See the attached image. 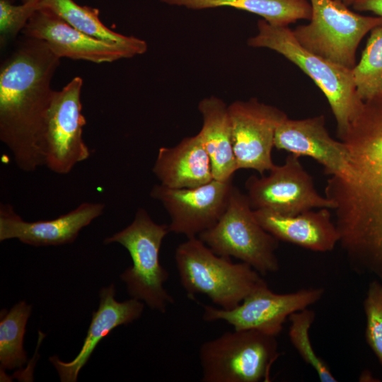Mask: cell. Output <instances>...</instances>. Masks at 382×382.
<instances>
[{"mask_svg":"<svg viewBox=\"0 0 382 382\" xmlns=\"http://www.w3.org/2000/svg\"><path fill=\"white\" fill-rule=\"evenodd\" d=\"M345 170L328 179L340 242L355 272L382 279V93L364 101L340 139Z\"/></svg>","mask_w":382,"mask_h":382,"instance_id":"obj_1","label":"cell"},{"mask_svg":"<svg viewBox=\"0 0 382 382\" xmlns=\"http://www.w3.org/2000/svg\"><path fill=\"white\" fill-rule=\"evenodd\" d=\"M0 70V139L26 172L45 165V119L60 59L48 45L25 37Z\"/></svg>","mask_w":382,"mask_h":382,"instance_id":"obj_2","label":"cell"},{"mask_svg":"<svg viewBox=\"0 0 382 382\" xmlns=\"http://www.w3.org/2000/svg\"><path fill=\"white\" fill-rule=\"evenodd\" d=\"M257 33L247 40L248 46L278 52L308 75L325 95L337 122L341 139L361 108L352 69L341 66L302 47L288 26H274L257 21Z\"/></svg>","mask_w":382,"mask_h":382,"instance_id":"obj_3","label":"cell"},{"mask_svg":"<svg viewBox=\"0 0 382 382\" xmlns=\"http://www.w3.org/2000/svg\"><path fill=\"white\" fill-rule=\"evenodd\" d=\"M175 260L180 284L190 298L197 294L206 295L225 310L238 306L263 279L247 263L232 262L197 237L177 247Z\"/></svg>","mask_w":382,"mask_h":382,"instance_id":"obj_4","label":"cell"},{"mask_svg":"<svg viewBox=\"0 0 382 382\" xmlns=\"http://www.w3.org/2000/svg\"><path fill=\"white\" fill-rule=\"evenodd\" d=\"M169 232L168 225L156 224L144 209L139 208L129 226L103 241L105 244L120 243L129 253L132 265L120 278L130 297L161 313L174 303L164 287L169 273L159 261L163 240Z\"/></svg>","mask_w":382,"mask_h":382,"instance_id":"obj_5","label":"cell"},{"mask_svg":"<svg viewBox=\"0 0 382 382\" xmlns=\"http://www.w3.org/2000/svg\"><path fill=\"white\" fill-rule=\"evenodd\" d=\"M277 337L234 330L204 342L199 350L203 382H268L279 358Z\"/></svg>","mask_w":382,"mask_h":382,"instance_id":"obj_6","label":"cell"},{"mask_svg":"<svg viewBox=\"0 0 382 382\" xmlns=\"http://www.w3.org/2000/svg\"><path fill=\"white\" fill-rule=\"evenodd\" d=\"M198 238L216 254L236 257L261 275L279 270V240L259 224L247 195L234 185L224 214Z\"/></svg>","mask_w":382,"mask_h":382,"instance_id":"obj_7","label":"cell"},{"mask_svg":"<svg viewBox=\"0 0 382 382\" xmlns=\"http://www.w3.org/2000/svg\"><path fill=\"white\" fill-rule=\"evenodd\" d=\"M308 23L292 33L307 50L341 66L352 69L363 37L382 24V17L363 16L335 0H310Z\"/></svg>","mask_w":382,"mask_h":382,"instance_id":"obj_8","label":"cell"},{"mask_svg":"<svg viewBox=\"0 0 382 382\" xmlns=\"http://www.w3.org/2000/svg\"><path fill=\"white\" fill-rule=\"evenodd\" d=\"M324 292L323 288L314 287L277 294L262 279L233 309L203 305L202 318L207 322L224 320L234 330H255L277 337L291 314L319 301Z\"/></svg>","mask_w":382,"mask_h":382,"instance_id":"obj_9","label":"cell"},{"mask_svg":"<svg viewBox=\"0 0 382 382\" xmlns=\"http://www.w3.org/2000/svg\"><path fill=\"white\" fill-rule=\"evenodd\" d=\"M299 158L289 154L284 164L276 165L268 175H253L246 180V195L253 209L294 216L313 208H335L333 202L316 191Z\"/></svg>","mask_w":382,"mask_h":382,"instance_id":"obj_10","label":"cell"},{"mask_svg":"<svg viewBox=\"0 0 382 382\" xmlns=\"http://www.w3.org/2000/svg\"><path fill=\"white\" fill-rule=\"evenodd\" d=\"M83 80L74 77L62 90L55 91L47 112L44 133L45 166L52 172L69 173L76 164L89 158L91 151L83 139L86 121L82 114Z\"/></svg>","mask_w":382,"mask_h":382,"instance_id":"obj_11","label":"cell"},{"mask_svg":"<svg viewBox=\"0 0 382 382\" xmlns=\"http://www.w3.org/2000/svg\"><path fill=\"white\" fill-rule=\"evenodd\" d=\"M232 141L238 169H253L261 175L276 165L272 158L277 127L288 116L275 106L256 98L228 105Z\"/></svg>","mask_w":382,"mask_h":382,"instance_id":"obj_12","label":"cell"},{"mask_svg":"<svg viewBox=\"0 0 382 382\" xmlns=\"http://www.w3.org/2000/svg\"><path fill=\"white\" fill-rule=\"evenodd\" d=\"M233 185L232 179L210 182L192 188L175 189L155 185L150 192L170 217V232L187 238L213 227L225 212Z\"/></svg>","mask_w":382,"mask_h":382,"instance_id":"obj_13","label":"cell"},{"mask_svg":"<svg viewBox=\"0 0 382 382\" xmlns=\"http://www.w3.org/2000/svg\"><path fill=\"white\" fill-rule=\"evenodd\" d=\"M22 33L26 37L45 42L59 58L98 64L137 55L127 47L109 43L75 29L47 8L37 9Z\"/></svg>","mask_w":382,"mask_h":382,"instance_id":"obj_14","label":"cell"},{"mask_svg":"<svg viewBox=\"0 0 382 382\" xmlns=\"http://www.w3.org/2000/svg\"><path fill=\"white\" fill-rule=\"evenodd\" d=\"M104 208L103 203L83 202L56 219L26 221L11 204L1 203L0 241L16 238L37 247L71 243L83 228L103 214Z\"/></svg>","mask_w":382,"mask_h":382,"instance_id":"obj_15","label":"cell"},{"mask_svg":"<svg viewBox=\"0 0 382 382\" xmlns=\"http://www.w3.org/2000/svg\"><path fill=\"white\" fill-rule=\"evenodd\" d=\"M274 146L299 157L313 158L323 166L324 173L330 176L342 174L349 159L345 144L329 134L323 115L301 120L287 117L276 129Z\"/></svg>","mask_w":382,"mask_h":382,"instance_id":"obj_16","label":"cell"},{"mask_svg":"<svg viewBox=\"0 0 382 382\" xmlns=\"http://www.w3.org/2000/svg\"><path fill=\"white\" fill-rule=\"evenodd\" d=\"M115 296L113 284L100 290L98 308L92 313L91 321L81 349L74 359L64 362L56 355L49 357L61 381H76L79 371L101 340L117 326L131 323L141 316L144 303L134 298L120 302Z\"/></svg>","mask_w":382,"mask_h":382,"instance_id":"obj_17","label":"cell"},{"mask_svg":"<svg viewBox=\"0 0 382 382\" xmlns=\"http://www.w3.org/2000/svg\"><path fill=\"white\" fill-rule=\"evenodd\" d=\"M259 224L279 241L315 252L332 250L340 241V233L328 208L307 211L294 216L270 210L256 209Z\"/></svg>","mask_w":382,"mask_h":382,"instance_id":"obj_18","label":"cell"},{"mask_svg":"<svg viewBox=\"0 0 382 382\" xmlns=\"http://www.w3.org/2000/svg\"><path fill=\"white\" fill-rule=\"evenodd\" d=\"M152 171L161 185L175 189L196 187L214 179L209 156L198 134L173 147H161Z\"/></svg>","mask_w":382,"mask_h":382,"instance_id":"obj_19","label":"cell"},{"mask_svg":"<svg viewBox=\"0 0 382 382\" xmlns=\"http://www.w3.org/2000/svg\"><path fill=\"white\" fill-rule=\"evenodd\" d=\"M198 110L202 117L198 134L209 156L213 178L221 181L233 179L238 168L228 105L221 98L211 96L199 101Z\"/></svg>","mask_w":382,"mask_h":382,"instance_id":"obj_20","label":"cell"},{"mask_svg":"<svg viewBox=\"0 0 382 382\" xmlns=\"http://www.w3.org/2000/svg\"><path fill=\"white\" fill-rule=\"evenodd\" d=\"M170 6L202 10L228 6L258 15L269 24L288 26L298 20H310L311 5L307 0H160Z\"/></svg>","mask_w":382,"mask_h":382,"instance_id":"obj_21","label":"cell"},{"mask_svg":"<svg viewBox=\"0 0 382 382\" xmlns=\"http://www.w3.org/2000/svg\"><path fill=\"white\" fill-rule=\"evenodd\" d=\"M40 8L54 12L75 29L97 39L127 47L137 55L147 50L146 42L134 36H127L107 28L99 18V10L80 6L73 0H41Z\"/></svg>","mask_w":382,"mask_h":382,"instance_id":"obj_22","label":"cell"},{"mask_svg":"<svg viewBox=\"0 0 382 382\" xmlns=\"http://www.w3.org/2000/svg\"><path fill=\"white\" fill-rule=\"evenodd\" d=\"M31 312L32 306L25 301L18 302L8 311L5 309L1 311V370L21 369L27 363L23 339Z\"/></svg>","mask_w":382,"mask_h":382,"instance_id":"obj_23","label":"cell"},{"mask_svg":"<svg viewBox=\"0 0 382 382\" xmlns=\"http://www.w3.org/2000/svg\"><path fill=\"white\" fill-rule=\"evenodd\" d=\"M352 73L357 94L363 102L382 93V24L370 31L361 59Z\"/></svg>","mask_w":382,"mask_h":382,"instance_id":"obj_24","label":"cell"},{"mask_svg":"<svg viewBox=\"0 0 382 382\" xmlns=\"http://www.w3.org/2000/svg\"><path fill=\"white\" fill-rule=\"evenodd\" d=\"M315 318L314 311L308 308L291 314L289 337L304 362L315 370L320 381L337 382L328 364L316 354L312 347L309 330Z\"/></svg>","mask_w":382,"mask_h":382,"instance_id":"obj_25","label":"cell"},{"mask_svg":"<svg viewBox=\"0 0 382 382\" xmlns=\"http://www.w3.org/2000/svg\"><path fill=\"white\" fill-rule=\"evenodd\" d=\"M363 305L366 341L382 366V284L377 280L370 282Z\"/></svg>","mask_w":382,"mask_h":382,"instance_id":"obj_26","label":"cell"},{"mask_svg":"<svg viewBox=\"0 0 382 382\" xmlns=\"http://www.w3.org/2000/svg\"><path fill=\"white\" fill-rule=\"evenodd\" d=\"M12 0H0V42L4 45L23 30L33 13L39 8V3H22L15 5Z\"/></svg>","mask_w":382,"mask_h":382,"instance_id":"obj_27","label":"cell"},{"mask_svg":"<svg viewBox=\"0 0 382 382\" xmlns=\"http://www.w3.org/2000/svg\"><path fill=\"white\" fill-rule=\"evenodd\" d=\"M352 8L358 11H369L382 17V0H358Z\"/></svg>","mask_w":382,"mask_h":382,"instance_id":"obj_28","label":"cell"},{"mask_svg":"<svg viewBox=\"0 0 382 382\" xmlns=\"http://www.w3.org/2000/svg\"><path fill=\"white\" fill-rule=\"evenodd\" d=\"M372 379H374V377L371 376V374L367 371L363 372L359 377L360 381H373L374 380Z\"/></svg>","mask_w":382,"mask_h":382,"instance_id":"obj_29","label":"cell"},{"mask_svg":"<svg viewBox=\"0 0 382 382\" xmlns=\"http://www.w3.org/2000/svg\"><path fill=\"white\" fill-rule=\"evenodd\" d=\"M335 1H337L343 4H345V6H353V4L357 1L358 0H335Z\"/></svg>","mask_w":382,"mask_h":382,"instance_id":"obj_30","label":"cell"},{"mask_svg":"<svg viewBox=\"0 0 382 382\" xmlns=\"http://www.w3.org/2000/svg\"><path fill=\"white\" fill-rule=\"evenodd\" d=\"M22 3H30V2H34V3H39L41 1V0H21Z\"/></svg>","mask_w":382,"mask_h":382,"instance_id":"obj_31","label":"cell"}]
</instances>
